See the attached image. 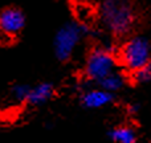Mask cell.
<instances>
[{
    "mask_svg": "<svg viewBox=\"0 0 151 143\" xmlns=\"http://www.w3.org/2000/svg\"><path fill=\"white\" fill-rule=\"evenodd\" d=\"M27 17L19 7H5L0 9V34L5 37H16L24 31Z\"/></svg>",
    "mask_w": 151,
    "mask_h": 143,
    "instance_id": "cell-5",
    "label": "cell"
},
{
    "mask_svg": "<svg viewBox=\"0 0 151 143\" xmlns=\"http://www.w3.org/2000/svg\"><path fill=\"white\" fill-rule=\"evenodd\" d=\"M119 58L123 66L131 73L151 63V45L143 36H133L121 47Z\"/></svg>",
    "mask_w": 151,
    "mask_h": 143,
    "instance_id": "cell-4",
    "label": "cell"
},
{
    "mask_svg": "<svg viewBox=\"0 0 151 143\" xmlns=\"http://www.w3.org/2000/svg\"><path fill=\"white\" fill-rule=\"evenodd\" d=\"M109 137L115 143H135V131L129 126H119L110 130Z\"/></svg>",
    "mask_w": 151,
    "mask_h": 143,
    "instance_id": "cell-9",
    "label": "cell"
},
{
    "mask_svg": "<svg viewBox=\"0 0 151 143\" xmlns=\"http://www.w3.org/2000/svg\"><path fill=\"white\" fill-rule=\"evenodd\" d=\"M99 16L105 29L117 37L130 33L137 19L131 0H104Z\"/></svg>",
    "mask_w": 151,
    "mask_h": 143,
    "instance_id": "cell-1",
    "label": "cell"
},
{
    "mask_svg": "<svg viewBox=\"0 0 151 143\" xmlns=\"http://www.w3.org/2000/svg\"><path fill=\"white\" fill-rule=\"evenodd\" d=\"M31 88L32 86L27 85V83H16L11 88V96L13 97V99H16L19 102H27Z\"/></svg>",
    "mask_w": 151,
    "mask_h": 143,
    "instance_id": "cell-10",
    "label": "cell"
},
{
    "mask_svg": "<svg viewBox=\"0 0 151 143\" xmlns=\"http://www.w3.org/2000/svg\"><path fill=\"white\" fill-rule=\"evenodd\" d=\"M56 89L50 82H40L32 86L29 96L27 98V103L31 106H41V105L49 102L55 97Z\"/></svg>",
    "mask_w": 151,
    "mask_h": 143,
    "instance_id": "cell-7",
    "label": "cell"
},
{
    "mask_svg": "<svg viewBox=\"0 0 151 143\" xmlns=\"http://www.w3.org/2000/svg\"><path fill=\"white\" fill-rule=\"evenodd\" d=\"M114 96L113 93L104 90V89H90L82 93L81 96V103L86 109H99L106 105L111 103Z\"/></svg>",
    "mask_w": 151,
    "mask_h": 143,
    "instance_id": "cell-6",
    "label": "cell"
},
{
    "mask_svg": "<svg viewBox=\"0 0 151 143\" xmlns=\"http://www.w3.org/2000/svg\"><path fill=\"white\" fill-rule=\"evenodd\" d=\"M115 56L109 47H93L89 50L85 60L83 74L88 80L97 83L106 75L111 74L115 68Z\"/></svg>",
    "mask_w": 151,
    "mask_h": 143,
    "instance_id": "cell-3",
    "label": "cell"
},
{
    "mask_svg": "<svg viewBox=\"0 0 151 143\" xmlns=\"http://www.w3.org/2000/svg\"><path fill=\"white\" fill-rule=\"evenodd\" d=\"M90 34H97V32L83 23L68 21L63 24L53 39V52L56 58L60 63H68L73 57L74 50L77 49L82 37Z\"/></svg>",
    "mask_w": 151,
    "mask_h": 143,
    "instance_id": "cell-2",
    "label": "cell"
},
{
    "mask_svg": "<svg viewBox=\"0 0 151 143\" xmlns=\"http://www.w3.org/2000/svg\"><path fill=\"white\" fill-rule=\"evenodd\" d=\"M133 78L137 83H143L151 80V63L143 66L142 69L133 73Z\"/></svg>",
    "mask_w": 151,
    "mask_h": 143,
    "instance_id": "cell-11",
    "label": "cell"
},
{
    "mask_svg": "<svg viewBox=\"0 0 151 143\" xmlns=\"http://www.w3.org/2000/svg\"><path fill=\"white\" fill-rule=\"evenodd\" d=\"M98 85L104 90L109 91V93H114V91H118L123 88V85H125V77L118 72H113L111 74L106 75L104 80L99 81Z\"/></svg>",
    "mask_w": 151,
    "mask_h": 143,
    "instance_id": "cell-8",
    "label": "cell"
}]
</instances>
